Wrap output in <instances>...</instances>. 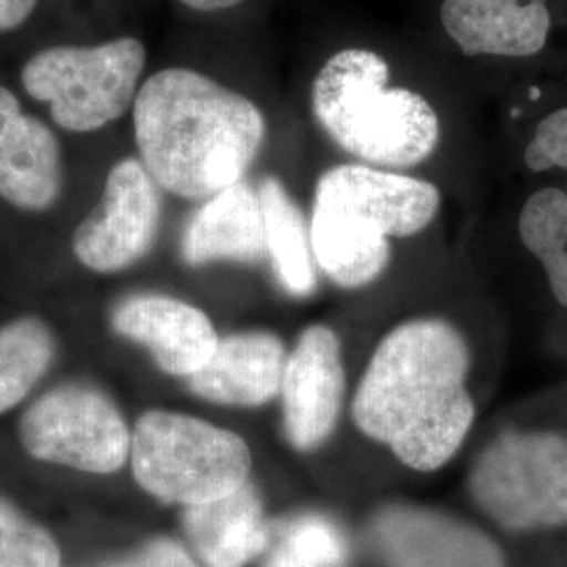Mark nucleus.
Listing matches in <instances>:
<instances>
[{"mask_svg": "<svg viewBox=\"0 0 567 567\" xmlns=\"http://www.w3.org/2000/svg\"><path fill=\"white\" fill-rule=\"evenodd\" d=\"M519 240L543 265L555 301L567 307V192L540 187L527 196L517 221Z\"/></svg>", "mask_w": 567, "mask_h": 567, "instance_id": "6ab92c4d", "label": "nucleus"}, {"mask_svg": "<svg viewBox=\"0 0 567 567\" xmlns=\"http://www.w3.org/2000/svg\"><path fill=\"white\" fill-rule=\"evenodd\" d=\"M55 538L0 498V567H60Z\"/></svg>", "mask_w": 567, "mask_h": 567, "instance_id": "4be33fe9", "label": "nucleus"}, {"mask_svg": "<svg viewBox=\"0 0 567 567\" xmlns=\"http://www.w3.org/2000/svg\"><path fill=\"white\" fill-rule=\"evenodd\" d=\"M519 2H529V0H519Z\"/></svg>", "mask_w": 567, "mask_h": 567, "instance_id": "bb28decb", "label": "nucleus"}, {"mask_svg": "<svg viewBox=\"0 0 567 567\" xmlns=\"http://www.w3.org/2000/svg\"><path fill=\"white\" fill-rule=\"evenodd\" d=\"M147 51L124 37L93 47L58 44L21 68L25 93L47 103L53 122L70 133H93L124 116L140 93Z\"/></svg>", "mask_w": 567, "mask_h": 567, "instance_id": "0eeeda50", "label": "nucleus"}, {"mask_svg": "<svg viewBox=\"0 0 567 567\" xmlns=\"http://www.w3.org/2000/svg\"><path fill=\"white\" fill-rule=\"evenodd\" d=\"M524 163L532 173L564 171L567 175V103L536 122L524 147Z\"/></svg>", "mask_w": 567, "mask_h": 567, "instance_id": "5701e85b", "label": "nucleus"}, {"mask_svg": "<svg viewBox=\"0 0 567 567\" xmlns=\"http://www.w3.org/2000/svg\"><path fill=\"white\" fill-rule=\"evenodd\" d=\"M187 540L206 567H246L264 555L269 524L255 484L215 503L183 511Z\"/></svg>", "mask_w": 567, "mask_h": 567, "instance_id": "f3484780", "label": "nucleus"}, {"mask_svg": "<svg viewBox=\"0 0 567 567\" xmlns=\"http://www.w3.org/2000/svg\"><path fill=\"white\" fill-rule=\"evenodd\" d=\"M440 208L433 183L364 164L326 171L311 208V248L326 278L343 288L374 282L391 261V238L423 231Z\"/></svg>", "mask_w": 567, "mask_h": 567, "instance_id": "7ed1b4c3", "label": "nucleus"}, {"mask_svg": "<svg viewBox=\"0 0 567 567\" xmlns=\"http://www.w3.org/2000/svg\"><path fill=\"white\" fill-rule=\"evenodd\" d=\"M477 507L508 532L567 527V435L507 429L480 452L468 473Z\"/></svg>", "mask_w": 567, "mask_h": 567, "instance_id": "423d86ee", "label": "nucleus"}, {"mask_svg": "<svg viewBox=\"0 0 567 567\" xmlns=\"http://www.w3.org/2000/svg\"><path fill=\"white\" fill-rule=\"evenodd\" d=\"M284 343L271 332L250 330L219 339L210 360L187 379L192 393L206 402L259 408L280 395Z\"/></svg>", "mask_w": 567, "mask_h": 567, "instance_id": "2eb2a0df", "label": "nucleus"}, {"mask_svg": "<svg viewBox=\"0 0 567 567\" xmlns=\"http://www.w3.org/2000/svg\"><path fill=\"white\" fill-rule=\"evenodd\" d=\"M389 81V63L379 53L344 49L313 81V114L344 152L365 163L408 168L435 152L440 118L423 95Z\"/></svg>", "mask_w": 567, "mask_h": 567, "instance_id": "20e7f679", "label": "nucleus"}, {"mask_svg": "<svg viewBox=\"0 0 567 567\" xmlns=\"http://www.w3.org/2000/svg\"><path fill=\"white\" fill-rule=\"evenodd\" d=\"M103 567H200V564L177 540L152 538L121 561H112Z\"/></svg>", "mask_w": 567, "mask_h": 567, "instance_id": "b1692460", "label": "nucleus"}, {"mask_svg": "<svg viewBox=\"0 0 567 567\" xmlns=\"http://www.w3.org/2000/svg\"><path fill=\"white\" fill-rule=\"evenodd\" d=\"M440 16L468 58L527 60L547 49L553 30L548 0H444Z\"/></svg>", "mask_w": 567, "mask_h": 567, "instance_id": "4468645a", "label": "nucleus"}, {"mask_svg": "<svg viewBox=\"0 0 567 567\" xmlns=\"http://www.w3.org/2000/svg\"><path fill=\"white\" fill-rule=\"evenodd\" d=\"M471 351L440 318L395 326L374 349L353 398V421L414 471L431 473L465 444L475 421Z\"/></svg>", "mask_w": 567, "mask_h": 567, "instance_id": "f257e3e1", "label": "nucleus"}, {"mask_svg": "<svg viewBox=\"0 0 567 567\" xmlns=\"http://www.w3.org/2000/svg\"><path fill=\"white\" fill-rule=\"evenodd\" d=\"M133 477L166 505L215 503L250 482L252 452L238 433L208 421L147 410L133 429Z\"/></svg>", "mask_w": 567, "mask_h": 567, "instance_id": "39448f33", "label": "nucleus"}, {"mask_svg": "<svg viewBox=\"0 0 567 567\" xmlns=\"http://www.w3.org/2000/svg\"><path fill=\"white\" fill-rule=\"evenodd\" d=\"M133 124L154 182L189 200L243 182L267 131L255 103L187 68H166L143 82Z\"/></svg>", "mask_w": 567, "mask_h": 567, "instance_id": "f03ea898", "label": "nucleus"}, {"mask_svg": "<svg viewBox=\"0 0 567 567\" xmlns=\"http://www.w3.org/2000/svg\"><path fill=\"white\" fill-rule=\"evenodd\" d=\"M63 187L61 147L41 118L23 112L0 84V198L30 213L49 210Z\"/></svg>", "mask_w": 567, "mask_h": 567, "instance_id": "ddd939ff", "label": "nucleus"}, {"mask_svg": "<svg viewBox=\"0 0 567 567\" xmlns=\"http://www.w3.org/2000/svg\"><path fill=\"white\" fill-rule=\"evenodd\" d=\"M39 0H0V34L20 28L30 20Z\"/></svg>", "mask_w": 567, "mask_h": 567, "instance_id": "393cba45", "label": "nucleus"}, {"mask_svg": "<svg viewBox=\"0 0 567 567\" xmlns=\"http://www.w3.org/2000/svg\"><path fill=\"white\" fill-rule=\"evenodd\" d=\"M55 337L39 318L0 328V414L21 404L55 360Z\"/></svg>", "mask_w": 567, "mask_h": 567, "instance_id": "aec40b11", "label": "nucleus"}, {"mask_svg": "<svg viewBox=\"0 0 567 567\" xmlns=\"http://www.w3.org/2000/svg\"><path fill=\"white\" fill-rule=\"evenodd\" d=\"M161 187L140 158L114 164L102 200L72 236L79 264L95 274H118L143 259L161 227Z\"/></svg>", "mask_w": 567, "mask_h": 567, "instance_id": "1a4fd4ad", "label": "nucleus"}, {"mask_svg": "<svg viewBox=\"0 0 567 567\" xmlns=\"http://www.w3.org/2000/svg\"><path fill=\"white\" fill-rule=\"evenodd\" d=\"M343 351L339 337L326 326H309L284 365L282 419L290 446L311 452L337 429L343 410Z\"/></svg>", "mask_w": 567, "mask_h": 567, "instance_id": "9d476101", "label": "nucleus"}, {"mask_svg": "<svg viewBox=\"0 0 567 567\" xmlns=\"http://www.w3.org/2000/svg\"><path fill=\"white\" fill-rule=\"evenodd\" d=\"M182 257L194 267L215 261L257 264L265 259L267 240L259 189L243 179L206 198L183 231Z\"/></svg>", "mask_w": 567, "mask_h": 567, "instance_id": "dca6fc26", "label": "nucleus"}, {"mask_svg": "<svg viewBox=\"0 0 567 567\" xmlns=\"http://www.w3.org/2000/svg\"><path fill=\"white\" fill-rule=\"evenodd\" d=\"M20 442L41 463L112 475L131 458L133 433L105 393L93 386L63 385L23 412Z\"/></svg>", "mask_w": 567, "mask_h": 567, "instance_id": "6e6552de", "label": "nucleus"}, {"mask_svg": "<svg viewBox=\"0 0 567 567\" xmlns=\"http://www.w3.org/2000/svg\"><path fill=\"white\" fill-rule=\"evenodd\" d=\"M185 7L194 9V11H204V13H210V11H224V9H231L236 4H240L244 0H179Z\"/></svg>", "mask_w": 567, "mask_h": 567, "instance_id": "a878e982", "label": "nucleus"}, {"mask_svg": "<svg viewBox=\"0 0 567 567\" xmlns=\"http://www.w3.org/2000/svg\"><path fill=\"white\" fill-rule=\"evenodd\" d=\"M257 189L264 204L267 257L274 274L288 295L309 297L318 286V276L303 213L276 177H264Z\"/></svg>", "mask_w": 567, "mask_h": 567, "instance_id": "a211bd4d", "label": "nucleus"}, {"mask_svg": "<svg viewBox=\"0 0 567 567\" xmlns=\"http://www.w3.org/2000/svg\"><path fill=\"white\" fill-rule=\"evenodd\" d=\"M112 328L147 347L163 372L185 379L210 360L221 339L203 309L164 295L128 297L114 309Z\"/></svg>", "mask_w": 567, "mask_h": 567, "instance_id": "f8f14e48", "label": "nucleus"}, {"mask_svg": "<svg viewBox=\"0 0 567 567\" xmlns=\"http://www.w3.org/2000/svg\"><path fill=\"white\" fill-rule=\"evenodd\" d=\"M372 534L386 567H507L482 529L429 508H383Z\"/></svg>", "mask_w": 567, "mask_h": 567, "instance_id": "9b49d317", "label": "nucleus"}, {"mask_svg": "<svg viewBox=\"0 0 567 567\" xmlns=\"http://www.w3.org/2000/svg\"><path fill=\"white\" fill-rule=\"evenodd\" d=\"M261 567H347L343 529L320 513H301L269 527Z\"/></svg>", "mask_w": 567, "mask_h": 567, "instance_id": "412c9836", "label": "nucleus"}]
</instances>
